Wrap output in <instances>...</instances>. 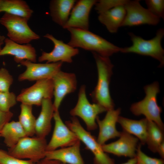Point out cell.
<instances>
[{
  "label": "cell",
  "mask_w": 164,
  "mask_h": 164,
  "mask_svg": "<svg viewBox=\"0 0 164 164\" xmlns=\"http://www.w3.org/2000/svg\"><path fill=\"white\" fill-rule=\"evenodd\" d=\"M98 73L97 85L90 96L94 103L100 104L107 111L114 109V104L110 92L109 85L114 65L109 57L92 52Z\"/></svg>",
  "instance_id": "cell-1"
},
{
  "label": "cell",
  "mask_w": 164,
  "mask_h": 164,
  "mask_svg": "<svg viewBox=\"0 0 164 164\" xmlns=\"http://www.w3.org/2000/svg\"><path fill=\"white\" fill-rule=\"evenodd\" d=\"M67 29L70 34V39L67 44L73 47H80L108 57L120 52L121 47L88 30L74 28Z\"/></svg>",
  "instance_id": "cell-2"
},
{
  "label": "cell",
  "mask_w": 164,
  "mask_h": 164,
  "mask_svg": "<svg viewBox=\"0 0 164 164\" xmlns=\"http://www.w3.org/2000/svg\"><path fill=\"white\" fill-rule=\"evenodd\" d=\"M132 42L129 47L121 48L120 52L123 53H134L140 55L150 56L159 61V67L164 65V50L161 41L164 36V29L160 28L157 30L155 36L149 40H145L132 32H129Z\"/></svg>",
  "instance_id": "cell-3"
},
{
  "label": "cell",
  "mask_w": 164,
  "mask_h": 164,
  "mask_svg": "<svg viewBox=\"0 0 164 164\" xmlns=\"http://www.w3.org/2000/svg\"><path fill=\"white\" fill-rule=\"evenodd\" d=\"M144 89L145 97L142 101L133 104L130 111L136 116L143 115L147 119L153 121L164 130V125L161 118L162 109L157 101V95L160 91L159 84L155 82L145 86Z\"/></svg>",
  "instance_id": "cell-4"
},
{
  "label": "cell",
  "mask_w": 164,
  "mask_h": 164,
  "mask_svg": "<svg viewBox=\"0 0 164 164\" xmlns=\"http://www.w3.org/2000/svg\"><path fill=\"white\" fill-rule=\"evenodd\" d=\"M29 20L21 17L5 13L0 18V23L7 29L9 38L17 43L28 44L40 38L28 24Z\"/></svg>",
  "instance_id": "cell-5"
},
{
  "label": "cell",
  "mask_w": 164,
  "mask_h": 164,
  "mask_svg": "<svg viewBox=\"0 0 164 164\" xmlns=\"http://www.w3.org/2000/svg\"><path fill=\"white\" fill-rule=\"evenodd\" d=\"M47 144L45 138L27 136L21 139L13 147L9 148L7 152L16 158L28 159L37 163L45 158Z\"/></svg>",
  "instance_id": "cell-6"
},
{
  "label": "cell",
  "mask_w": 164,
  "mask_h": 164,
  "mask_svg": "<svg viewBox=\"0 0 164 164\" xmlns=\"http://www.w3.org/2000/svg\"><path fill=\"white\" fill-rule=\"evenodd\" d=\"M65 124L76 134L86 148L93 153L94 164H115L114 160L104 151L97 139L83 128L77 117H72L70 120L66 121Z\"/></svg>",
  "instance_id": "cell-7"
},
{
  "label": "cell",
  "mask_w": 164,
  "mask_h": 164,
  "mask_svg": "<svg viewBox=\"0 0 164 164\" xmlns=\"http://www.w3.org/2000/svg\"><path fill=\"white\" fill-rule=\"evenodd\" d=\"M107 111L103 107L97 104L91 103L86 93V86L82 85L79 89L77 102L75 106L70 110L72 117H78L84 122L87 129L93 131L97 127L96 119L99 114Z\"/></svg>",
  "instance_id": "cell-8"
},
{
  "label": "cell",
  "mask_w": 164,
  "mask_h": 164,
  "mask_svg": "<svg viewBox=\"0 0 164 164\" xmlns=\"http://www.w3.org/2000/svg\"><path fill=\"white\" fill-rule=\"evenodd\" d=\"M53 96L52 78L37 81L32 86L23 90L17 97V101L31 105L41 106L43 101Z\"/></svg>",
  "instance_id": "cell-9"
},
{
  "label": "cell",
  "mask_w": 164,
  "mask_h": 164,
  "mask_svg": "<svg viewBox=\"0 0 164 164\" xmlns=\"http://www.w3.org/2000/svg\"><path fill=\"white\" fill-rule=\"evenodd\" d=\"M138 0H128L124 5L126 14L121 26H132L144 24L155 26L160 19L142 7Z\"/></svg>",
  "instance_id": "cell-10"
},
{
  "label": "cell",
  "mask_w": 164,
  "mask_h": 164,
  "mask_svg": "<svg viewBox=\"0 0 164 164\" xmlns=\"http://www.w3.org/2000/svg\"><path fill=\"white\" fill-rule=\"evenodd\" d=\"M53 118L55 122L54 130L51 139L47 143L46 151L70 146L80 141L76 134L63 123L58 111L54 112Z\"/></svg>",
  "instance_id": "cell-11"
},
{
  "label": "cell",
  "mask_w": 164,
  "mask_h": 164,
  "mask_svg": "<svg viewBox=\"0 0 164 164\" xmlns=\"http://www.w3.org/2000/svg\"><path fill=\"white\" fill-rule=\"evenodd\" d=\"M26 67V70L19 76L20 81L25 80L38 81L44 79L52 78L61 70L63 63H36L27 60L20 62Z\"/></svg>",
  "instance_id": "cell-12"
},
{
  "label": "cell",
  "mask_w": 164,
  "mask_h": 164,
  "mask_svg": "<svg viewBox=\"0 0 164 164\" xmlns=\"http://www.w3.org/2000/svg\"><path fill=\"white\" fill-rule=\"evenodd\" d=\"M53 85L54 111H58L61 103L67 94L74 92L76 90L77 81L73 73H67L61 70L52 78Z\"/></svg>",
  "instance_id": "cell-13"
},
{
  "label": "cell",
  "mask_w": 164,
  "mask_h": 164,
  "mask_svg": "<svg viewBox=\"0 0 164 164\" xmlns=\"http://www.w3.org/2000/svg\"><path fill=\"white\" fill-rule=\"evenodd\" d=\"M44 37L51 41L54 46L53 50L50 52H42L41 55L38 58L39 62L46 61V63L60 62L70 63L73 62L72 57L79 53L78 49L57 39L51 34L47 33Z\"/></svg>",
  "instance_id": "cell-14"
},
{
  "label": "cell",
  "mask_w": 164,
  "mask_h": 164,
  "mask_svg": "<svg viewBox=\"0 0 164 164\" xmlns=\"http://www.w3.org/2000/svg\"><path fill=\"white\" fill-rule=\"evenodd\" d=\"M119 137V138L115 142L101 145L104 151L118 156L130 158L136 157L138 139L124 131L121 132Z\"/></svg>",
  "instance_id": "cell-15"
},
{
  "label": "cell",
  "mask_w": 164,
  "mask_h": 164,
  "mask_svg": "<svg viewBox=\"0 0 164 164\" xmlns=\"http://www.w3.org/2000/svg\"><path fill=\"white\" fill-rule=\"evenodd\" d=\"M97 1L80 0L76 1L67 22L63 28H74L88 30L90 13Z\"/></svg>",
  "instance_id": "cell-16"
},
{
  "label": "cell",
  "mask_w": 164,
  "mask_h": 164,
  "mask_svg": "<svg viewBox=\"0 0 164 164\" xmlns=\"http://www.w3.org/2000/svg\"><path fill=\"white\" fill-rule=\"evenodd\" d=\"M107 111L103 119L100 120L98 116L96 119L99 128L97 140L101 145L105 144L109 139L119 137L121 134V132L118 131L116 128V124L120 116L121 109H113Z\"/></svg>",
  "instance_id": "cell-17"
},
{
  "label": "cell",
  "mask_w": 164,
  "mask_h": 164,
  "mask_svg": "<svg viewBox=\"0 0 164 164\" xmlns=\"http://www.w3.org/2000/svg\"><path fill=\"white\" fill-rule=\"evenodd\" d=\"M5 46L0 51V56L6 55L14 56L15 61L17 63L24 60L33 63L36 61L35 48L30 44H19L8 38L5 40Z\"/></svg>",
  "instance_id": "cell-18"
},
{
  "label": "cell",
  "mask_w": 164,
  "mask_h": 164,
  "mask_svg": "<svg viewBox=\"0 0 164 164\" xmlns=\"http://www.w3.org/2000/svg\"><path fill=\"white\" fill-rule=\"evenodd\" d=\"M80 141L74 145L46 151L45 158L58 161L64 164H84L80 152Z\"/></svg>",
  "instance_id": "cell-19"
},
{
  "label": "cell",
  "mask_w": 164,
  "mask_h": 164,
  "mask_svg": "<svg viewBox=\"0 0 164 164\" xmlns=\"http://www.w3.org/2000/svg\"><path fill=\"white\" fill-rule=\"evenodd\" d=\"M41 106V112L36 119L35 134L36 137L46 138L51 131V121L55 111L51 99H44Z\"/></svg>",
  "instance_id": "cell-20"
},
{
  "label": "cell",
  "mask_w": 164,
  "mask_h": 164,
  "mask_svg": "<svg viewBox=\"0 0 164 164\" xmlns=\"http://www.w3.org/2000/svg\"><path fill=\"white\" fill-rule=\"evenodd\" d=\"M148 122V120L146 118L136 120L120 116L118 121L123 131L135 135L140 141L142 145L146 143Z\"/></svg>",
  "instance_id": "cell-21"
},
{
  "label": "cell",
  "mask_w": 164,
  "mask_h": 164,
  "mask_svg": "<svg viewBox=\"0 0 164 164\" xmlns=\"http://www.w3.org/2000/svg\"><path fill=\"white\" fill-rule=\"evenodd\" d=\"M98 19L111 33H116L121 26L124 19L125 10L124 6H119L99 14Z\"/></svg>",
  "instance_id": "cell-22"
},
{
  "label": "cell",
  "mask_w": 164,
  "mask_h": 164,
  "mask_svg": "<svg viewBox=\"0 0 164 164\" xmlns=\"http://www.w3.org/2000/svg\"><path fill=\"white\" fill-rule=\"evenodd\" d=\"M76 2L74 0L51 1L50 10L53 20L63 28L67 22L71 11Z\"/></svg>",
  "instance_id": "cell-23"
},
{
  "label": "cell",
  "mask_w": 164,
  "mask_h": 164,
  "mask_svg": "<svg viewBox=\"0 0 164 164\" xmlns=\"http://www.w3.org/2000/svg\"><path fill=\"white\" fill-rule=\"evenodd\" d=\"M3 12L28 20L33 13L26 2L22 0H2L0 13Z\"/></svg>",
  "instance_id": "cell-24"
},
{
  "label": "cell",
  "mask_w": 164,
  "mask_h": 164,
  "mask_svg": "<svg viewBox=\"0 0 164 164\" xmlns=\"http://www.w3.org/2000/svg\"><path fill=\"white\" fill-rule=\"evenodd\" d=\"M4 142L9 148L15 145L22 138L28 136L19 121H12L7 123L1 133Z\"/></svg>",
  "instance_id": "cell-25"
},
{
  "label": "cell",
  "mask_w": 164,
  "mask_h": 164,
  "mask_svg": "<svg viewBox=\"0 0 164 164\" xmlns=\"http://www.w3.org/2000/svg\"><path fill=\"white\" fill-rule=\"evenodd\" d=\"M20 109L19 122L24 130L27 136H32L35 134L36 119L32 113V106L21 103Z\"/></svg>",
  "instance_id": "cell-26"
},
{
  "label": "cell",
  "mask_w": 164,
  "mask_h": 164,
  "mask_svg": "<svg viewBox=\"0 0 164 164\" xmlns=\"http://www.w3.org/2000/svg\"><path fill=\"white\" fill-rule=\"evenodd\" d=\"M163 131L155 123L148 120L146 143L148 148L154 153L157 152L159 146L164 141Z\"/></svg>",
  "instance_id": "cell-27"
},
{
  "label": "cell",
  "mask_w": 164,
  "mask_h": 164,
  "mask_svg": "<svg viewBox=\"0 0 164 164\" xmlns=\"http://www.w3.org/2000/svg\"><path fill=\"white\" fill-rule=\"evenodd\" d=\"M128 1L127 0H97L94 5L95 9L99 14L119 6H124Z\"/></svg>",
  "instance_id": "cell-28"
},
{
  "label": "cell",
  "mask_w": 164,
  "mask_h": 164,
  "mask_svg": "<svg viewBox=\"0 0 164 164\" xmlns=\"http://www.w3.org/2000/svg\"><path fill=\"white\" fill-rule=\"evenodd\" d=\"M17 101V97L13 92H0V110L9 111L10 108L16 104Z\"/></svg>",
  "instance_id": "cell-29"
},
{
  "label": "cell",
  "mask_w": 164,
  "mask_h": 164,
  "mask_svg": "<svg viewBox=\"0 0 164 164\" xmlns=\"http://www.w3.org/2000/svg\"><path fill=\"white\" fill-rule=\"evenodd\" d=\"M148 9L153 14L160 19L164 18V0H146Z\"/></svg>",
  "instance_id": "cell-30"
},
{
  "label": "cell",
  "mask_w": 164,
  "mask_h": 164,
  "mask_svg": "<svg viewBox=\"0 0 164 164\" xmlns=\"http://www.w3.org/2000/svg\"><path fill=\"white\" fill-rule=\"evenodd\" d=\"M13 80L12 76L7 69L4 68L0 69V92L9 91Z\"/></svg>",
  "instance_id": "cell-31"
},
{
  "label": "cell",
  "mask_w": 164,
  "mask_h": 164,
  "mask_svg": "<svg viewBox=\"0 0 164 164\" xmlns=\"http://www.w3.org/2000/svg\"><path fill=\"white\" fill-rule=\"evenodd\" d=\"M29 160H24L9 155L7 152L0 150V164H35Z\"/></svg>",
  "instance_id": "cell-32"
},
{
  "label": "cell",
  "mask_w": 164,
  "mask_h": 164,
  "mask_svg": "<svg viewBox=\"0 0 164 164\" xmlns=\"http://www.w3.org/2000/svg\"><path fill=\"white\" fill-rule=\"evenodd\" d=\"M141 147V144H139L136 155L138 161L142 164H164L163 159L152 158L148 156L142 152Z\"/></svg>",
  "instance_id": "cell-33"
},
{
  "label": "cell",
  "mask_w": 164,
  "mask_h": 164,
  "mask_svg": "<svg viewBox=\"0 0 164 164\" xmlns=\"http://www.w3.org/2000/svg\"><path fill=\"white\" fill-rule=\"evenodd\" d=\"M13 116L10 111L5 112L0 110V133L5 125L9 122Z\"/></svg>",
  "instance_id": "cell-34"
},
{
  "label": "cell",
  "mask_w": 164,
  "mask_h": 164,
  "mask_svg": "<svg viewBox=\"0 0 164 164\" xmlns=\"http://www.w3.org/2000/svg\"><path fill=\"white\" fill-rule=\"evenodd\" d=\"M61 163H62L57 160L49 159L45 158L36 163V164H61Z\"/></svg>",
  "instance_id": "cell-35"
},
{
  "label": "cell",
  "mask_w": 164,
  "mask_h": 164,
  "mask_svg": "<svg viewBox=\"0 0 164 164\" xmlns=\"http://www.w3.org/2000/svg\"><path fill=\"white\" fill-rule=\"evenodd\" d=\"M157 152L158 153L161 158L163 159L164 158V141L162 142L159 146Z\"/></svg>",
  "instance_id": "cell-36"
},
{
  "label": "cell",
  "mask_w": 164,
  "mask_h": 164,
  "mask_svg": "<svg viewBox=\"0 0 164 164\" xmlns=\"http://www.w3.org/2000/svg\"><path fill=\"white\" fill-rule=\"evenodd\" d=\"M138 162L136 157L131 158L127 162L121 164H136Z\"/></svg>",
  "instance_id": "cell-37"
},
{
  "label": "cell",
  "mask_w": 164,
  "mask_h": 164,
  "mask_svg": "<svg viewBox=\"0 0 164 164\" xmlns=\"http://www.w3.org/2000/svg\"><path fill=\"white\" fill-rule=\"evenodd\" d=\"M5 37L4 36L0 34V51L2 49V45L5 43Z\"/></svg>",
  "instance_id": "cell-38"
},
{
  "label": "cell",
  "mask_w": 164,
  "mask_h": 164,
  "mask_svg": "<svg viewBox=\"0 0 164 164\" xmlns=\"http://www.w3.org/2000/svg\"><path fill=\"white\" fill-rule=\"evenodd\" d=\"M136 164H142L141 162L138 161L137 163Z\"/></svg>",
  "instance_id": "cell-39"
},
{
  "label": "cell",
  "mask_w": 164,
  "mask_h": 164,
  "mask_svg": "<svg viewBox=\"0 0 164 164\" xmlns=\"http://www.w3.org/2000/svg\"><path fill=\"white\" fill-rule=\"evenodd\" d=\"M1 1H2V0H0V3L1 2Z\"/></svg>",
  "instance_id": "cell-40"
},
{
  "label": "cell",
  "mask_w": 164,
  "mask_h": 164,
  "mask_svg": "<svg viewBox=\"0 0 164 164\" xmlns=\"http://www.w3.org/2000/svg\"><path fill=\"white\" fill-rule=\"evenodd\" d=\"M61 164H63V163H62Z\"/></svg>",
  "instance_id": "cell-41"
},
{
  "label": "cell",
  "mask_w": 164,
  "mask_h": 164,
  "mask_svg": "<svg viewBox=\"0 0 164 164\" xmlns=\"http://www.w3.org/2000/svg\"></svg>",
  "instance_id": "cell-42"
}]
</instances>
